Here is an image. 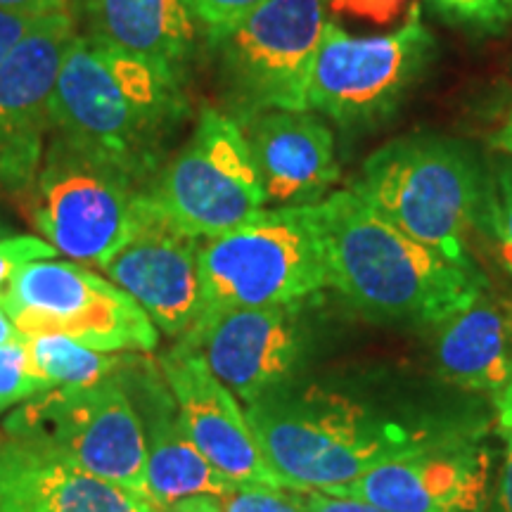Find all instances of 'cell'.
Returning a JSON list of instances; mask_svg holds the SVG:
<instances>
[{
  "mask_svg": "<svg viewBox=\"0 0 512 512\" xmlns=\"http://www.w3.org/2000/svg\"><path fill=\"white\" fill-rule=\"evenodd\" d=\"M330 287L377 320L441 325L489 290L479 266H460L413 240L354 190L313 204Z\"/></svg>",
  "mask_w": 512,
  "mask_h": 512,
  "instance_id": "obj_1",
  "label": "cell"
},
{
  "mask_svg": "<svg viewBox=\"0 0 512 512\" xmlns=\"http://www.w3.org/2000/svg\"><path fill=\"white\" fill-rule=\"evenodd\" d=\"M188 110L181 76L76 34L57 79L53 131L117 164L147 188Z\"/></svg>",
  "mask_w": 512,
  "mask_h": 512,
  "instance_id": "obj_2",
  "label": "cell"
},
{
  "mask_svg": "<svg viewBox=\"0 0 512 512\" xmlns=\"http://www.w3.org/2000/svg\"><path fill=\"white\" fill-rule=\"evenodd\" d=\"M351 190L413 240L477 266L470 235L491 230L494 169L463 140L437 133L389 140L363 162Z\"/></svg>",
  "mask_w": 512,
  "mask_h": 512,
  "instance_id": "obj_3",
  "label": "cell"
},
{
  "mask_svg": "<svg viewBox=\"0 0 512 512\" xmlns=\"http://www.w3.org/2000/svg\"><path fill=\"white\" fill-rule=\"evenodd\" d=\"M245 415L268 465L297 491L330 494L432 437L320 389H275L249 403Z\"/></svg>",
  "mask_w": 512,
  "mask_h": 512,
  "instance_id": "obj_4",
  "label": "cell"
},
{
  "mask_svg": "<svg viewBox=\"0 0 512 512\" xmlns=\"http://www.w3.org/2000/svg\"><path fill=\"white\" fill-rule=\"evenodd\" d=\"M197 261L200 318L230 309L297 304L330 287L313 204L261 209L240 228L202 240Z\"/></svg>",
  "mask_w": 512,
  "mask_h": 512,
  "instance_id": "obj_5",
  "label": "cell"
},
{
  "mask_svg": "<svg viewBox=\"0 0 512 512\" xmlns=\"http://www.w3.org/2000/svg\"><path fill=\"white\" fill-rule=\"evenodd\" d=\"M143 195V185L117 164L53 131L36 181L19 204L57 252L102 271L136 233Z\"/></svg>",
  "mask_w": 512,
  "mask_h": 512,
  "instance_id": "obj_6",
  "label": "cell"
},
{
  "mask_svg": "<svg viewBox=\"0 0 512 512\" xmlns=\"http://www.w3.org/2000/svg\"><path fill=\"white\" fill-rule=\"evenodd\" d=\"M171 226L197 240L219 238L266 209V192L240 121L204 107L190 138L145 188Z\"/></svg>",
  "mask_w": 512,
  "mask_h": 512,
  "instance_id": "obj_7",
  "label": "cell"
},
{
  "mask_svg": "<svg viewBox=\"0 0 512 512\" xmlns=\"http://www.w3.org/2000/svg\"><path fill=\"white\" fill-rule=\"evenodd\" d=\"M3 432L147 498L143 422L117 377L48 389L10 413Z\"/></svg>",
  "mask_w": 512,
  "mask_h": 512,
  "instance_id": "obj_8",
  "label": "cell"
},
{
  "mask_svg": "<svg viewBox=\"0 0 512 512\" xmlns=\"http://www.w3.org/2000/svg\"><path fill=\"white\" fill-rule=\"evenodd\" d=\"M328 17L325 0H266L211 38L223 95L242 121L261 112H309V83Z\"/></svg>",
  "mask_w": 512,
  "mask_h": 512,
  "instance_id": "obj_9",
  "label": "cell"
},
{
  "mask_svg": "<svg viewBox=\"0 0 512 512\" xmlns=\"http://www.w3.org/2000/svg\"><path fill=\"white\" fill-rule=\"evenodd\" d=\"M437 57L420 8L384 36H351L328 22L313 62L309 110L342 128H373L399 112Z\"/></svg>",
  "mask_w": 512,
  "mask_h": 512,
  "instance_id": "obj_10",
  "label": "cell"
},
{
  "mask_svg": "<svg viewBox=\"0 0 512 512\" xmlns=\"http://www.w3.org/2000/svg\"><path fill=\"white\" fill-rule=\"evenodd\" d=\"M0 306L27 337L62 335L102 351H152L159 330L131 294L74 261H31L12 275Z\"/></svg>",
  "mask_w": 512,
  "mask_h": 512,
  "instance_id": "obj_11",
  "label": "cell"
},
{
  "mask_svg": "<svg viewBox=\"0 0 512 512\" xmlns=\"http://www.w3.org/2000/svg\"><path fill=\"white\" fill-rule=\"evenodd\" d=\"M74 38V12H55L0 62V188L17 200L31 190L46 155L57 79Z\"/></svg>",
  "mask_w": 512,
  "mask_h": 512,
  "instance_id": "obj_12",
  "label": "cell"
},
{
  "mask_svg": "<svg viewBox=\"0 0 512 512\" xmlns=\"http://www.w3.org/2000/svg\"><path fill=\"white\" fill-rule=\"evenodd\" d=\"M491 486L494 458L482 441L432 434L406 456L330 494L358 498L384 512H484Z\"/></svg>",
  "mask_w": 512,
  "mask_h": 512,
  "instance_id": "obj_13",
  "label": "cell"
},
{
  "mask_svg": "<svg viewBox=\"0 0 512 512\" xmlns=\"http://www.w3.org/2000/svg\"><path fill=\"white\" fill-rule=\"evenodd\" d=\"M299 306L302 302L211 313L178 339L190 344L211 373L249 406L283 387L299 363Z\"/></svg>",
  "mask_w": 512,
  "mask_h": 512,
  "instance_id": "obj_14",
  "label": "cell"
},
{
  "mask_svg": "<svg viewBox=\"0 0 512 512\" xmlns=\"http://www.w3.org/2000/svg\"><path fill=\"white\" fill-rule=\"evenodd\" d=\"M178 415L200 453L235 484L292 489L256 441L238 396L211 373L207 361L190 344L178 342L159 361Z\"/></svg>",
  "mask_w": 512,
  "mask_h": 512,
  "instance_id": "obj_15",
  "label": "cell"
},
{
  "mask_svg": "<svg viewBox=\"0 0 512 512\" xmlns=\"http://www.w3.org/2000/svg\"><path fill=\"white\" fill-rule=\"evenodd\" d=\"M200 242L171 226L143 195L136 233L102 271L143 306L157 330L183 337L202 311Z\"/></svg>",
  "mask_w": 512,
  "mask_h": 512,
  "instance_id": "obj_16",
  "label": "cell"
},
{
  "mask_svg": "<svg viewBox=\"0 0 512 512\" xmlns=\"http://www.w3.org/2000/svg\"><path fill=\"white\" fill-rule=\"evenodd\" d=\"M240 126L268 204L311 207L339 181L335 136L320 114L271 110Z\"/></svg>",
  "mask_w": 512,
  "mask_h": 512,
  "instance_id": "obj_17",
  "label": "cell"
},
{
  "mask_svg": "<svg viewBox=\"0 0 512 512\" xmlns=\"http://www.w3.org/2000/svg\"><path fill=\"white\" fill-rule=\"evenodd\" d=\"M0 512H159L147 498L0 432Z\"/></svg>",
  "mask_w": 512,
  "mask_h": 512,
  "instance_id": "obj_18",
  "label": "cell"
},
{
  "mask_svg": "<svg viewBox=\"0 0 512 512\" xmlns=\"http://www.w3.org/2000/svg\"><path fill=\"white\" fill-rule=\"evenodd\" d=\"M140 389L128 392L145 432L147 498L159 512L188 496H226L235 482L223 477L185 432L164 375H140ZM124 384V382H121Z\"/></svg>",
  "mask_w": 512,
  "mask_h": 512,
  "instance_id": "obj_19",
  "label": "cell"
},
{
  "mask_svg": "<svg viewBox=\"0 0 512 512\" xmlns=\"http://www.w3.org/2000/svg\"><path fill=\"white\" fill-rule=\"evenodd\" d=\"M86 36L188 81L200 24L188 0H79Z\"/></svg>",
  "mask_w": 512,
  "mask_h": 512,
  "instance_id": "obj_20",
  "label": "cell"
},
{
  "mask_svg": "<svg viewBox=\"0 0 512 512\" xmlns=\"http://www.w3.org/2000/svg\"><path fill=\"white\" fill-rule=\"evenodd\" d=\"M434 358L446 382L496 396L512 380V299L486 290L441 323Z\"/></svg>",
  "mask_w": 512,
  "mask_h": 512,
  "instance_id": "obj_21",
  "label": "cell"
},
{
  "mask_svg": "<svg viewBox=\"0 0 512 512\" xmlns=\"http://www.w3.org/2000/svg\"><path fill=\"white\" fill-rule=\"evenodd\" d=\"M31 366L46 389L88 387L124 370L131 356L102 354L62 335L27 337Z\"/></svg>",
  "mask_w": 512,
  "mask_h": 512,
  "instance_id": "obj_22",
  "label": "cell"
},
{
  "mask_svg": "<svg viewBox=\"0 0 512 512\" xmlns=\"http://www.w3.org/2000/svg\"><path fill=\"white\" fill-rule=\"evenodd\" d=\"M48 392L31 366L27 335L0 344V413Z\"/></svg>",
  "mask_w": 512,
  "mask_h": 512,
  "instance_id": "obj_23",
  "label": "cell"
},
{
  "mask_svg": "<svg viewBox=\"0 0 512 512\" xmlns=\"http://www.w3.org/2000/svg\"><path fill=\"white\" fill-rule=\"evenodd\" d=\"M441 19L477 34H498L512 22V0H427Z\"/></svg>",
  "mask_w": 512,
  "mask_h": 512,
  "instance_id": "obj_24",
  "label": "cell"
},
{
  "mask_svg": "<svg viewBox=\"0 0 512 512\" xmlns=\"http://www.w3.org/2000/svg\"><path fill=\"white\" fill-rule=\"evenodd\" d=\"M223 512H306V491L238 484L219 498Z\"/></svg>",
  "mask_w": 512,
  "mask_h": 512,
  "instance_id": "obj_25",
  "label": "cell"
},
{
  "mask_svg": "<svg viewBox=\"0 0 512 512\" xmlns=\"http://www.w3.org/2000/svg\"><path fill=\"white\" fill-rule=\"evenodd\" d=\"M498 256L512 275V157L498 159L494 169V216H491Z\"/></svg>",
  "mask_w": 512,
  "mask_h": 512,
  "instance_id": "obj_26",
  "label": "cell"
},
{
  "mask_svg": "<svg viewBox=\"0 0 512 512\" xmlns=\"http://www.w3.org/2000/svg\"><path fill=\"white\" fill-rule=\"evenodd\" d=\"M264 3L266 0H188L192 15L209 41L238 27L242 19Z\"/></svg>",
  "mask_w": 512,
  "mask_h": 512,
  "instance_id": "obj_27",
  "label": "cell"
},
{
  "mask_svg": "<svg viewBox=\"0 0 512 512\" xmlns=\"http://www.w3.org/2000/svg\"><path fill=\"white\" fill-rule=\"evenodd\" d=\"M57 249L36 235H10L0 238V294L19 268L41 259H57Z\"/></svg>",
  "mask_w": 512,
  "mask_h": 512,
  "instance_id": "obj_28",
  "label": "cell"
},
{
  "mask_svg": "<svg viewBox=\"0 0 512 512\" xmlns=\"http://www.w3.org/2000/svg\"><path fill=\"white\" fill-rule=\"evenodd\" d=\"M403 3H406V0H330L332 10L335 12L363 17L377 24H387L392 22L394 17H399Z\"/></svg>",
  "mask_w": 512,
  "mask_h": 512,
  "instance_id": "obj_29",
  "label": "cell"
},
{
  "mask_svg": "<svg viewBox=\"0 0 512 512\" xmlns=\"http://www.w3.org/2000/svg\"><path fill=\"white\" fill-rule=\"evenodd\" d=\"M43 17H31V15H17V12L0 10V62L8 57L12 48L29 34V29H34Z\"/></svg>",
  "mask_w": 512,
  "mask_h": 512,
  "instance_id": "obj_30",
  "label": "cell"
},
{
  "mask_svg": "<svg viewBox=\"0 0 512 512\" xmlns=\"http://www.w3.org/2000/svg\"><path fill=\"white\" fill-rule=\"evenodd\" d=\"M484 512H512V441H505L503 463L498 467L496 482L491 486V496Z\"/></svg>",
  "mask_w": 512,
  "mask_h": 512,
  "instance_id": "obj_31",
  "label": "cell"
},
{
  "mask_svg": "<svg viewBox=\"0 0 512 512\" xmlns=\"http://www.w3.org/2000/svg\"><path fill=\"white\" fill-rule=\"evenodd\" d=\"M306 512H384L358 498L332 496L323 491H306Z\"/></svg>",
  "mask_w": 512,
  "mask_h": 512,
  "instance_id": "obj_32",
  "label": "cell"
},
{
  "mask_svg": "<svg viewBox=\"0 0 512 512\" xmlns=\"http://www.w3.org/2000/svg\"><path fill=\"white\" fill-rule=\"evenodd\" d=\"M0 10L17 12V15L48 17L55 12L72 10V0H0Z\"/></svg>",
  "mask_w": 512,
  "mask_h": 512,
  "instance_id": "obj_33",
  "label": "cell"
},
{
  "mask_svg": "<svg viewBox=\"0 0 512 512\" xmlns=\"http://www.w3.org/2000/svg\"><path fill=\"white\" fill-rule=\"evenodd\" d=\"M489 145L505 157H512V91L505 98L501 112H498L496 124L489 131Z\"/></svg>",
  "mask_w": 512,
  "mask_h": 512,
  "instance_id": "obj_34",
  "label": "cell"
},
{
  "mask_svg": "<svg viewBox=\"0 0 512 512\" xmlns=\"http://www.w3.org/2000/svg\"><path fill=\"white\" fill-rule=\"evenodd\" d=\"M496 422L503 441H512V380L494 396Z\"/></svg>",
  "mask_w": 512,
  "mask_h": 512,
  "instance_id": "obj_35",
  "label": "cell"
},
{
  "mask_svg": "<svg viewBox=\"0 0 512 512\" xmlns=\"http://www.w3.org/2000/svg\"><path fill=\"white\" fill-rule=\"evenodd\" d=\"M164 512H223L221 501L216 496H188L169 505Z\"/></svg>",
  "mask_w": 512,
  "mask_h": 512,
  "instance_id": "obj_36",
  "label": "cell"
},
{
  "mask_svg": "<svg viewBox=\"0 0 512 512\" xmlns=\"http://www.w3.org/2000/svg\"><path fill=\"white\" fill-rule=\"evenodd\" d=\"M22 337V332L17 330V325L12 323V318L5 313L3 306H0V344L12 342V339Z\"/></svg>",
  "mask_w": 512,
  "mask_h": 512,
  "instance_id": "obj_37",
  "label": "cell"
}]
</instances>
